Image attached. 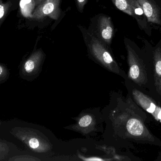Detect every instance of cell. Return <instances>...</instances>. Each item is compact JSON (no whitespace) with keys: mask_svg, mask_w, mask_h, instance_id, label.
<instances>
[{"mask_svg":"<svg viewBox=\"0 0 161 161\" xmlns=\"http://www.w3.org/2000/svg\"><path fill=\"white\" fill-rule=\"evenodd\" d=\"M43 53L42 51L39 50L32 54L31 56L26 61L24 64V69L28 73H31L33 71L36 66L42 58Z\"/></svg>","mask_w":161,"mask_h":161,"instance_id":"9","label":"cell"},{"mask_svg":"<svg viewBox=\"0 0 161 161\" xmlns=\"http://www.w3.org/2000/svg\"><path fill=\"white\" fill-rule=\"evenodd\" d=\"M127 52L129 78L138 86H146L148 82L147 74L142 61L130 47H127Z\"/></svg>","mask_w":161,"mask_h":161,"instance_id":"4","label":"cell"},{"mask_svg":"<svg viewBox=\"0 0 161 161\" xmlns=\"http://www.w3.org/2000/svg\"><path fill=\"white\" fill-rule=\"evenodd\" d=\"M35 3L36 6L37 7L41 4L43 2L45 1V0H33Z\"/></svg>","mask_w":161,"mask_h":161,"instance_id":"18","label":"cell"},{"mask_svg":"<svg viewBox=\"0 0 161 161\" xmlns=\"http://www.w3.org/2000/svg\"><path fill=\"white\" fill-rule=\"evenodd\" d=\"M92 122V117L90 115L84 116L82 117L79 121V124L80 127H86L89 126Z\"/></svg>","mask_w":161,"mask_h":161,"instance_id":"14","label":"cell"},{"mask_svg":"<svg viewBox=\"0 0 161 161\" xmlns=\"http://www.w3.org/2000/svg\"><path fill=\"white\" fill-rule=\"evenodd\" d=\"M29 145L31 148L36 149L39 147L40 144H39V141L36 138H32L29 141Z\"/></svg>","mask_w":161,"mask_h":161,"instance_id":"16","label":"cell"},{"mask_svg":"<svg viewBox=\"0 0 161 161\" xmlns=\"http://www.w3.org/2000/svg\"><path fill=\"white\" fill-rule=\"evenodd\" d=\"M13 5L12 0H9L7 2L3 3L2 0H0V26L2 25L8 14L12 9Z\"/></svg>","mask_w":161,"mask_h":161,"instance_id":"10","label":"cell"},{"mask_svg":"<svg viewBox=\"0 0 161 161\" xmlns=\"http://www.w3.org/2000/svg\"><path fill=\"white\" fill-rule=\"evenodd\" d=\"M144 11L148 21L161 25L159 10L152 0H136Z\"/></svg>","mask_w":161,"mask_h":161,"instance_id":"7","label":"cell"},{"mask_svg":"<svg viewBox=\"0 0 161 161\" xmlns=\"http://www.w3.org/2000/svg\"><path fill=\"white\" fill-rule=\"evenodd\" d=\"M88 31L105 45H110L114 36V27L112 20L105 15L98 16L92 19Z\"/></svg>","mask_w":161,"mask_h":161,"instance_id":"3","label":"cell"},{"mask_svg":"<svg viewBox=\"0 0 161 161\" xmlns=\"http://www.w3.org/2000/svg\"><path fill=\"white\" fill-rule=\"evenodd\" d=\"M132 95L138 105L152 115L156 120L161 122V107L157 105L154 101L136 89L132 90Z\"/></svg>","mask_w":161,"mask_h":161,"instance_id":"6","label":"cell"},{"mask_svg":"<svg viewBox=\"0 0 161 161\" xmlns=\"http://www.w3.org/2000/svg\"><path fill=\"white\" fill-rule=\"evenodd\" d=\"M128 1L132 10L133 16H137V17L138 16V18H140V17L145 16L144 11L136 0H128Z\"/></svg>","mask_w":161,"mask_h":161,"instance_id":"13","label":"cell"},{"mask_svg":"<svg viewBox=\"0 0 161 161\" xmlns=\"http://www.w3.org/2000/svg\"><path fill=\"white\" fill-rule=\"evenodd\" d=\"M61 0H45L37 6L33 13L32 18L36 19H41L49 16L57 19L60 13V4Z\"/></svg>","mask_w":161,"mask_h":161,"instance_id":"5","label":"cell"},{"mask_svg":"<svg viewBox=\"0 0 161 161\" xmlns=\"http://www.w3.org/2000/svg\"><path fill=\"white\" fill-rule=\"evenodd\" d=\"M117 120V128L123 126L125 132L131 138L146 139L153 142V136L137 116H133L130 112H125L119 115Z\"/></svg>","mask_w":161,"mask_h":161,"instance_id":"2","label":"cell"},{"mask_svg":"<svg viewBox=\"0 0 161 161\" xmlns=\"http://www.w3.org/2000/svg\"><path fill=\"white\" fill-rule=\"evenodd\" d=\"M76 6L78 11L82 13L86 4L87 3L88 0H75Z\"/></svg>","mask_w":161,"mask_h":161,"instance_id":"15","label":"cell"},{"mask_svg":"<svg viewBox=\"0 0 161 161\" xmlns=\"http://www.w3.org/2000/svg\"><path fill=\"white\" fill-rule=\"evenodd\" d=\"M86 161H103L104 159H101V158H98V157H91V158H86L85 159Z\"/></svg>","mask_w":161,"mask_h":161,"instance_id":"17","label":"cell"},{"mask_svg":"<svg viewBox=\"0 0 161 161\" xmlns=\"http://www.w3.org/2000/svg\"><path fill=\"white\" fill-rule=\"evenodd\" d=\"M83 37L84 41L89 53L108 69L114 73L124 77L122 72L116 62L105 47V44L94 36L88 30L84 27H79Z\"/></svg>","mask_w":161,"mask_h":161,"instance_id":"1","label":"cell"},{"mask_svg":"<svg viewBox=\"0 0 161 161\" xmlns=\"http://www.w3.org/2000/svg\"><path fill=\"white\" fill-rule=\"evenodd\" d=\"M116 7L130 16H133L132 10L128 0H112Z\"/></svg>","mask_w":161,"mask_h":161,"instance_id":"12","label":"cell"},{"mask_svg":"<svg viewBox=\"0 0 161 161\" xmlns=\"http://www.w3.org/2000/svg\"><path fill=\"white\" fill-rule=\"evenodd\" d=\"M153 77L157 93L161 95V49L158 48L153 54Z\"/></svg>","mask_w":161,"mask_h":161,"instance_id":"8","label":"cell"},{"mask_svg":"<svg viewBox=\"0 0 161 161\" xmlns=\"http://www.w3.org/2000/svg\"><path fill=\"white\" fill-rule=\"evenodd\" d=\"M36 6L33 0H21L20 3V9L22 14L25 16H31V14Z\"/></svg>","mask_w":161,"mask_h":161,"instance_id":"11","label":"cell"}]
</instances>
